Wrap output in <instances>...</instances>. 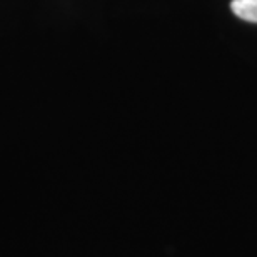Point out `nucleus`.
Wrapping results in <instances>:
<instances>
[{"label":"nucleus","mask_w":257,"mask_h":257,"mask_svg":"<svg viewBox=\"0 0 257 257\" xmlns=\"http://www.w3.org/2000/svg\"><path fill=\"white\" fill-rule=\"evenodd\" d=\"M230 9L239 19L257 24V0H232Z\"/></svg>","instance_id":"1"}]
</instances>
